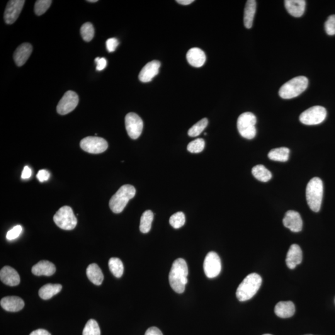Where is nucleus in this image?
Wrapping results in <instances>:
<instances>
[{
	"label": "nucleus",
	"mask_w": 335,
	"mask_h": 335,
	"mask_svg": "<svg viewBox=\"0 0 335 335\" xmlns=\"http://www.w3.org/2000/svg\"><path fill=\"white\" fill-rule=\"evenodd\" d=\"M188 268L184 259L178 258L174 261L169 274V282L174 291L178 293H184L188 283Z\"/></svg>",
	"instance_id": "nucleus-1"
},
{
	"label": "nucleus",
	"mask_w": 335,
	"mask_h": 335,
	"mask_svg": "<svg viewBox=\"0 0 335 335\" xmlns=\"http://www.w3.org/2000/svg\"><path fill=\"white\" fill-rule=\"evenodd\" d=\"M262 284V278L257 273L248 275L237 288L236 295L240 302L251 299L258 292Z\"/></svg>",
	"instance_id": "nucleus-2"
},
{
	"label": "nucleus",
	"mask_w": 335,
	"mask_h": 335,
	"mask_svg": "<svg viewBox=\"0 0 335 335\" xmlns=\"http://www.w3.org/2000/svg\"><path fill=\"white\" fill-rule=\"evenodd\" d=\"M324 184L322 179L315 177L307 184L306 188V199L310 209L315 212H319L321 209Z\"/></svg>",
	"instance_id": "nucleus-3"
},
{
	"label": "nucleus",
	"mask_w": 335,
	"mask_h": 335,
	"mask_svg": "<svg viewBox=\"0 0 335 335\" xmlns=\"http://www.w3.org/2000/svg\"><path fill=\"white\" fill-rule=\"evenodd\" d=\"M135 193V189L132 185L126 184L121 186L109 201L111 210L116 213L122 212L128 201L134 197Z\"/></svg>",
	"instance_id": "nucleus-4"
},
{
	"label": "nucleus",
	"mask_w": 335,
	"mask_h": 335,
	"mask_svg": "<svg viewBox=\"0 0 335 335\" xmlns=\"http://www.w3.org/2000/svg\"><path fill=\"white\" fill-rule=\"evenodd\" d=\"M309 80L303 76L296 77L286 82L279 91V96L283 99H292L299 96L307 88Z\"/></svg>",
	"instance_id": "nucleus-5"
},
{
	"label": "nucleus",
	"mask_w": 335,
	"mask_h": 335,
	"mask_svg": "<svg viewBox=\"0 0 335 335\" xmlns=\"http://www.w3.org/2000/svg\"><path fill=\"white\" fill-rule=\"evenodd\" d=\"M256 116L250 112L242 114L238 118L237 128L242 137L247 139H253L256 134Z\"/></svg>",
	"instance_id": "nucleus-6"
},
{
	"label": "nucleus",
	"mask_w": 335,
	"mask_h": 335,
	"mask_svg": "<svg viewBox=\"0 0 335 335\" xmlns=\"http://www.w3.org/2000/svg\"><path fill=\"white\" fill-rule=\"evenodd\" d=\"M53 221L58 227L63 230H72L77 225V218L69 206H64L60 209L53 216Z\"/></svg>",
	"instance_id": "nucleus-7"
},
{
	"label": "nucleus",
	"mask_w": 335,
	"mask_h": 335,
	"mask_svg": "<svg viewBox=\"0 0 335 335\" xmlns=\"http://www.w3.org/2000/svg\"><path fill=\"white\" fill-rule=\"evenodd\" d=\"M327 110L324 107H311L301 114L299 120L303 125L314 126L324 122L327 117Z\"/></svg>",
	"instance_id": "nucleus-8"
},
{
	"label": "nucleus",
	"mask_w": 335,
	"mask_h": 335,
	"mask_svg": "<svg viewBox=\"0 0 335 335\" xmlns=\"http://www.w3.org/2000/svg\"><path fill=\"white\" fill-rule=\"evenodd\" d=\"M82 149L89 154H98L106 151L108 148L105 139L99 137H87L80 142Z\"/></svg>",
	"instance_id": "nucleus-9"
},
{
	"label": "nucleus",
	"mask_w": 335,
	"mask_h": 335,
	"mask_svg": "<svg viewBox=\"0 0 335 335\" xmlns=\"http://www.w3.org/2000/svg\"><path fill=\"white\" fill-rule=\"evenodd\" d=\"M204 271L209 278H214L219 275L222 264L219 256L214 251H210L206 255L204 261Z\"/></svg>",
	"instance_id": "nucleus-10"
},
{
	"label": "nucleus",
	"mask_w": 335,
	"mask_h": 335,
	"mask_svg": "<svg viewBox=\"0 0 335 335\" xmlns=\"http://www.w3.org/2000/svg\"><path fill=\"white\" fill-rule=\"evenodd\" d=\"M126 130L132 139H137L142 132L144 123L142 119L134 113L127 114L125 118Z\"/></svg>",
	"instance_id": "nucleus-11"
},
{
	"label": "nucleus",
	"mask_w": 335,
	"mask_h": 335,
	"mask_svg": "<svg viewBox=\"0 0 335 335\" xmlns=\"http://www.w3.org/2000/svg\"><path fill=\"white\" fill-rule=\"evenodd\" d=\"M79 102V96L75 92L67 91L58 104L57 113L60 115H65L71 113L76 108Z\"/></svg>",
	"instance_id": "nucleus-12"
},
{
	"label": "nucleus",
	"mask_w": 335,
	"mask_h": 335,
	"mask_svg": "<svg viewBox=\"0 0 335 335\" xmlns=\"http://www.w3.org/2000/svg\"><path fill=\"white\" fill-rule=\"evenodd\" d=\"M24 3L25 1L24 0H11L8 1L4 13V19L6 24L15 23L23 10Z\"/></svg>",
	"instance_id": "nucleus-13"
},
{
	"label": "nucleus",
	"mask_w": 335,
	"mask_h": 335,
	"mask_svg": "<svg viewBox=\"0 0 335 335\" xmlns=\"http://www.w3.org/2000/svg\"><path fill=\"white\" fill-rule=\"evenodd\" d=\"M283 224L293 232H299L302 230L303 222L300 213L294 210H289L283 218Z\"/></svg>",
	"instance_id": "nucleus-14"
},
{
	"label": "nucleus",
	"mask_w": 335,
	"mask_h": 335,
	"mask_svg": "<svg viewBox=\"0 0 335 335\" xmlns=\"http://www.w3.org/2000/svg\"><path fill=\"white\" fill-rule=\"evenodd\" d=\"M161 64L157 60L148 63L140 71L138 79L143 83L151 82L153 79L159 74V69Z\"/></svg>",
	"instance_id": "nucleus-15"
},
{
	"label": "nucleus",
	"mask_w": 335,
	"mask_h": 335,
	"mask_svg": "<svg viewBox=\"0 0 335 335\" xmlns=\"http://www.w3.org/2000/svg\"><path fill=\"white\" fill-rule=\"evenodd\" d=\"M0 279L9 286H16L20 283V277L18 272L10 266H4L0 271Z\"/></svg>",
	"instance_id": "nucleus-16"
},
{
	"label": "nucleus",
	"mask_w": 335,
	"mask_h": 335,
	"mask_svg": "<svg viewBox=\"0 0 335 335\" xmlns=\"http://www.w3.org/2000/svg\"><path fill=\"white\" fill-rule=\"evenodd\" d=\"M33 52V47L30 43H24L16 48L13 58L17 66L21 67L25 64Z\"/></svg>",
	"instance_id": "nucleus-17"
},
{
	"label": "nucleus",
	"mask_w": 335,
	"mask_h": 335,
	"mask_svg": "<svg viewBox=\"0 0 335 335\" xmlns=\"http://www.w3.org/2000/svg\"><path fill=\"white\" fill-rule=\"evenodd\" d=\"M302 261V251L297 244L291 245L286 256V264L289 268L294 269Z\"/></svg>",
	"instance_id": "nucleus-18"
},
{
	"label": "nucleus",
	"mask_w": 335,
	"mask_h": 335,
	"mask_svg": "<svg viewBox=\"0 0 335 335\" xmlns=\"http://www.w3.org/2000/svg\"><path fill=\"white\" fill-rule=\"evenodd\" d=\"M0 304L4 310L11 312L20 311L24 307L23 299L16 296H9L2 298Z\"/></svg>",
	"instance_id": "nucleus-19"
},
{
	"label": "nucleus",
	"mask_w": 335,
	"mask_h": 335,
	"mask_svg": "<svg viewBox=\"0 0 335 335\" xmlns=\"http://www.w3.org/2000/svg\"><path fill=\"white\" fill-rule=\"evenodd\" d=\"M186 59L191 66L201 67L205 64L206 56L205 53L200 48L194 47L191 48L187 52Z\"/></svg>",
	"instance_id": "nucleus-20"
},
{
	"label": "nucleus",
	"mask_w": 335,
	"mask_h": 335,
	"mask_svg": "<svg viewBox=\"0 0 335 335\" xmlns=\"http://www.w3.org/2000/svg\"><path fill=\"white\" fill-rule=\"evenodd\" d=\"M285 7L289 13L295 18H299L304 13L306 1L304 0H286Z\"/></svg>",
	"instance_id": "nucleus-21"
},
{
	"label": "nucleus",
	"mask_w": 335,
	"mask_h": 335,
	"mask_svg": "<svg viewBox=\"0 0 335 335\" xmlns=\"http://www.w3.org/2000/svg\"><path fill=\"white\" fill-rule=\"evenodd\" d=\"M56 268L50 261L42 260L35 264L32 268V273L36 276H51L55 273Z\"/></svg>",
	"instance_id": "nucleus-22"
},
{
	"label": "nucleus",
	"mask_w": 335,
	"mask_h": 335,
	"mask_svg": "<svg viewBox=\"0 0 335 335\" xmlns=\"http://www.w3.org/2000/svg\"><path fill=\"white\" fill-rule=\"evenodd\" d=\"M295 312V305L293 302L291 301H286V302H279L277 303L274 309L277 316L286 319L293 317Z\"/></svg>",
	"instance_id": "nucleus-23"
},
{
	"label": "nucleus",
	"mask_w": 335,
	"mask_h": 335,
	"mask_svg": "<svg viewBox=\"0 0 335 335\" xmlns=\"http://www.w3.org/2000/svg\"><path fill=\"white\" fill-rule=\"evenodd\" d=\"M256 10L255 0H249L247 1L244 11V25L245 28L250 29L253 26L254 17Z\"/></svg>",
	"instance_id": "nucleus-24"
},
{
	"label": "nucleus",
	"mask_w": 335,
	"mask_h": 335,
	"mask_svg": "<svg viewBox=\"0 0 335 335\" xmlns=\"http://www.w3.org/2000/svg\"><path fill=\"white\" fill-rule=\"evenodd\" d=\"M86 275L89 280L97 286L101 285L104 280L103 272L95 263L89 264L86 269Z\"/></svg>",
	"instance_id": "nucleus-25"
},
{
	"label": "nucleus",
	"mask_w": 335,
	"mask_h": 335,
	"mask_svg": "<svg viewBox=\"0 0 335 335\" xmlns=\"http://www.w3.org/2000/svg\"><path fill=\"white\" fill-rule=\"evenodd\" d=\"M62 286L59 285V284H47L45 286H42L39 291V295L40 297L43 300H48L52 298L53 296L57 294L61 291Z\"/></svg>",
	"instance_id": "nucleus-26"
},
{
	"label": "nucleus",
	"mask_w": 335,
	"mask_h": 335,
	"mask_svg": "<svg viewBox=\"0 0 335 335\" xmlns=\"http://www.w3.org/2000/svg\"><path fill=\"white\" fill-rule=\"evenodd\" d=\"M290 150L288 148L281 147L271 150L269 152V159L273 161L285 162H287L290 157Z\"/></svg>",
	"instance_id": "nucleus-27"
},
{
	"label": "nucleus",
	"mask_w": 335,
	"mask_h": 335,
	"mask_svg": "<svg viewBox=\"0 0 335 335\" xmlns=\"http://www.w3.org/2000/svg\"><path fill=\"white\" fill-rule=\"evenodd\" d=\"M252 174L254 178L258 179L259 181L268 182L272 178V174L270 171L263 165H258L254 167L252 169Z\"/></svg>",
	"instance_id": "nucleus-28"
},
{
	"label": "nucleus",
	"mask_w": 335,
	"mask_h": 335,
	"mask_svg": "<svg viewBox=\"0 0 335 335\" xmlns=\"http://www.w3.org/2000/svg\"><path fill=\"white\" fill-rule=\"evenodd\" d=\"M154 220V213L152 211L148 210L145 211L140 218V230L143 234H147L151 230L152 223Z\"/></svg>",
	"instance_id": "nucleus-29"
},
{
	"label": "nucleus",
	"mask_w": 335,
	"mask_h": 335,
	"mask_svg": "<svg viewBox=\"0 0 335 335\" xmlns=\"http://www.w3.org/2000/svg\"><path fill=\"white\" fill-rule=\"evenodd\" d=\"M109 268L113 275L120 278L123 275L124 265L122 261L118 258H111L109 261Z\"/></svg>",
	"instance_id": "nucleus-30"
},
{
	"label": "nucleus",
	"mask_w": 335,
	"mask_h": 335,
	"mask_svg": "<svg viewBox=\"0 0 335 335\" xmlns=\"http://www.w3.org/2000/svg\"><path fill=\"white\" fill-rule=\"evenodd\" d=\"M208 125V120L207 118H204L203 120L199 121L196 125L189 128L188 130V135L191 137H197L201 134L205 129Z\"/></svg>",
	"instance_id": "nucleus-31"
},
{
	"label": "nucleus",
	"mask_w": 335,
	"mask_h": 335,
	"mask_svg": "<svg viewBox=\"0 0 335 335\" xmlns=\"http://www.w3.org/2000/svg\"><path fill=\"white\" fill-rule=\"evenodd\" d=\"M83 335H101L100 328L96 320L91 319L87 322Z\"/></svg>",
	"instance_id": "nucleus-32"
},
{
	"label": "nucleus",
	"mask_w": 335,
	"mask_h": 335,
	"mask_svg": "<svg viewBox=\"0 0 335 335\" xmlns=\"http://www.w3.org/2000/svg\"><path fill=\"white\" fill-rule=\"evenodd\" d=\"M80 33H81V36L83 39L86 42H89L92 40H93L94 36V29L92 24L90 23H86L84 24H83L80 29Z\"/></svg>",
	"instance_id": "nucleus-33"
},
{
	"label": "nucleus",
	"mask_w": 335,
	"mask_h": 335,
	"mask_svg": "<svg viewBox=\"0 0 335 335\" xmlns=\"http://www.w3.org/2000/svg\"><path fill=\"white\" fill-rule=\"evenodd\" d=\"M185 222V215L182 212L174 213L169 218V223L174 229H179V228L183 227Z\"/></svg>",
	"instance_id": "nucleus-34"
},
{
	"label": "nucleus",
	"mask_w": 335,
	"mask_h": 335,
	"mask_svg": "<svg viewBox=\"0 0 335 335\" xmlns=\"http://www.w3.org/2000/svg\"><path fill=\"white\" fill-rule=\"evenodd\" d=\"M205 147V141L203 138H197V139L191 142L187 147V149L191 153L198 154L203 151Z\"/></svg>",
	"instance_id": "nucleus-35"
},
{
	"label": "nucleus",
	"mask_w": 335,
	"mask_h": 335,
	"mask_svg": "<svg viewBox=\"0 0 335 335\" xmlns=\"http://www.w3.org/2000/svg\"><path fill=\"white\" fill-rule=\"evenodd\" d=\"M52 1L51 0H38L36 2L35 11L36 15L41 16L44 14L50 8Z\"/></svg>",
	"instance_id": "nucleus-36"
},
{
	"label": "nucleus",
	"mask_w": 335,
	"mask_h": 335,
	"mask_svg": "<svg viewBox=\"0 0 335 335\" xmlns=\"http://www.w3.org/2000/svg\"><path fill=\"white\" fill-rule=\"evenodd\" d=\"M325 31L328 35H335V15H331L328 18L325 24Z\"/></svg>",
	"instance_id": "nucleus-37"
},
{
	"label": "nucleus",
	"mask_w": 335,
	"mask_h": 335,
	"mask_svg": "<svg viewBox=\"0 0 335 335\" xmlns=\"http://www.w3.org/2000/svg\"><path fill=\"white\" fill-rule=\"evenodd\" d=\"M22 231H23V227L21 225H16L7 233L6 239L8 240L16 239L20 235Z\"/></svg>",
	"instance_id": "nucleus-38"
},
{
	"label": "nucleus",
	"mask_w": 335,
	"mask_h": 335,
	"mask_svg": "<svg viewBox=\"0 0 335 335\" xmlns=\"http://www.w3.org/2000/svg\"><path fill=\"white\" fill-rule=\"evenodd\" d=\"M119 41L116 38H110L106 41L107 50L109 52H113L115 51L119 45Z\"/></svg>",
	"instance_id": "nucleus-39"
},
{
	"label": "nucleus",
	"mask_w": 335,
	"mask_h": 335,
	"mask_svg": "<svg viewBox=\"0 0 335 335\" xmlns=\"http://www.w3.org/2000/svg\"><path fill=\"white\" fill-rule=\"evenodd\" d=\"M96 64V70L98 71H102L107 66V60L105 58H96L94 60Z\"/></svg>",
	"instance_id": "nucleus-40"
},
{
	"label": "nucleus",
	"mask_w": 335,
	"mask_h": 335,
	"mask_svg": "<svg viewBox=\"0 0 335 335\" xmlns=\"http://www.w3.org/2000/svg\"><path fill=\"white\" fill-rule=\"evenodd\" d=\"M50 178V173L45 169H41L39 171L37 174V178L40 182H44L47 181Z\"/></svg>",
	"instance_id": "nucleus-41"
},
{
	"label": "nucleus",
	"mask_w": 335,
	"mask_h": 335,
	"mask_svg": "<svg viewBox=\"0 0 335 335\" xmlns=\"http://www.w3.org/2000/svg\"><path fill=\"white\" fill-rule=\"evenodd\" d=\"M145 335H163L160 330L155 327H150L145 332Z\"/></svg>",
	"instance_id": "nucleus-42"
},
{
	"label": "nucleus",
	"mask_w": 335,
	"mask_h": 335,
	"mask_svg": "<svg viewBox=\"0 0 335 335\" xmlns=\"http://www.w3.org/2000/svg\"><path fill=\"white\" fill-rule=\"evenodd\" d=\"M32 175V170L30 167L26 166L24 168L23 173L21 174L22 179H26L30 178Z\"/></svg>",
	"instance_id": "nucleus-43"
},
{
	"label": "nucleus",
	"mask_w": 335,
	"mask_h": 335,
	"mask_svg": "<svg viewBox=\"0 0 335 335\" xmlns=\"http://www.w3.org/2000/svg\"><path fill=\"white\" fill-rule=\"evenodd\" d=\"M30 335H51L50 333L47 330L43 329H38L33 332Z\"/></svg>",
	"instance_id": "nucleus-44"
},
{
	"label": "nucleus",
	"mask_w": 335,
	"mask_h": 335,
	"mask_svg": "<svg viewBox=\"0 0 335 335\" xmlns=\"http://www.w3.org/2000/svg\"><path fill=\"white\" fill-rule=\"evenodd\" d=\"M194 1L193 0H178V1H176L177 3L183 4V5H188V4L193 3Z\"/></svg>",
	"instance_id": "nucleus-45"
},
{
	"label": "nucleus",
	"mask_w": 335,
	"mask_h": 335,
	"mask_svg": "<svg viewBox=\"0 0 335 335\" xmlns=\"http://www.w3.org/2000/svg\"><path fill=\"white\" fill-rule=\"evenodd\" d=\"M87 1L90 2V3H94V2H98V0H88Z\"/></svg>",
	"instance_id": "nucleus-46"
},
{
	"label": "nucleus",
	"mask_w": 335,
	"mask_h": 335,
	"mask_svg": "<svg viewBox=\"0 0 335 335\" xmlns=\"http://www.w3.org/2000/svg\"><path fill=\"white\" fill-rule=\"evenodd\" d=\"M270 335V334H265V335Z\"/></svg>",
	"instance_id": "nucleus-47"
},
{
	"label": "nucleus",
	"mask_w": 335,
	"mask_h": 335,
	"mask_svg": "<svg viewBox=\"0 0 335 335\" xmlns=\"http://www.w3.org/2000/svg\"></svg>",
	"instance_id": "nucleus-48"
}]
</instances>
